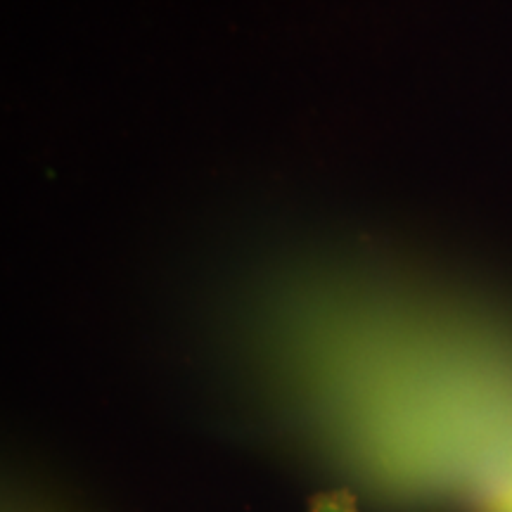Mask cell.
Wrapping results in <instances>:
<instances>
[{
	"label": "cell",
	"mask_w": 512,
	"mask_h": 512,
	"mask_svg": "<svg viewBox=\"0 0 512 512\" xmlns=\"http://www.w3.org/2000/svg\"><path fill=\"white\" fill-rule=\"evenodd\" d=\"M510 512H512V505H510Z\"/></svg>",
	"instance_id": "cell-2"
},
{
	"label": "cell",
	"mask_w": 512,
	"mask_h": 512,
	"mask_svg": "<svg viewBox=\"0 0 512 512\" xmlns=\"http://www.w3.org/2000/svg\"><path fill=\"white\" fill-rule=\"evenodd\" d=\"M306 512H361V508L349 489H330L313 496Z\"/></svg>",
	"instance_id": "cell-1"
}]
</instances>
